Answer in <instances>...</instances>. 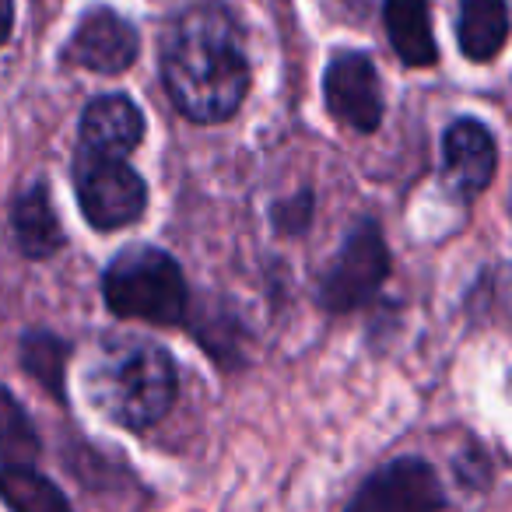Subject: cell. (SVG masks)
Wrapping results in <instances>:
<instances>
[{"label": "cell", "instance_id": "cell-1", "mask_svg": "<svg viewBox=\"0 0 512 512\" xmlns=\"http://www.w3.org/2000/svg\"><path fill=\"white\" fill-rule=\"evenodd\" d=\"M169 99L193 123H225L249 92V60L221 4H193L176 18L162 53Z\"/></svg>", "mask_w": 512, "mask_h": 512}, {"label": "cell", "instance_id": "cell-2", "mask_svg": "<svg viewBox=\"0 0 512 512\" xmlns=\"http://www.w3.org/2000/svg\"><path fill=\"white\" fill-rule=\"evenodd\" d=\"M85 397L127 432L155 428L176 404L179 376L172 355L141 334H106L85 362Z\"/></svg>", "mask_w": 512, "mask_h": 512}, {"label": "cell", "instance_id": "cell-3", "mask_svg": "<svg viewBox=\"0 0 512 512\" xmlns=\"http://www.w3.org/2000/svg\"><path fill=\"white\" fill-rule=\"evenodd\" d=\"M106 306L120 320H144L155 327L186 323L190 292L183 267L158 246H127L102 274Z\"/></svg>", "mask_w": 512, "mask_h": 512}, {"label": "cell", "instance_id": "cell-4", "mask_svg": "<svg viewBox=\"0 0 512 512\" xmlns=\"http://www.w3.org/2000/svg\"><path fill=\"white\" fill-rule=\"evenodd\" d=\"M74 193L85 221L99 232L130 228L148 207V183L127 158L78 148L74 155Z\"/></svg>", "mask_w": 512, "mask_h": 512}, {"label": "cell", "instance_id": "cell-5", "mask_svg": "<svg viewBox=\"0 0 512 512\" xmlns=\"http://www.w3.org/2000/svg\"><path fill=\"white\" fill-rule=\"evenodd\" d=\"M390 249H386L383 228L376 218H358L355 228L344 235L334 264L320 281V306L327 313H355L369 306L379 288L390 278Z\"/></svg>", "mask_w": 512, "mask_h": 512}, {"label": "cell", "instance_id": "cell-6", "mask_svg": "<svg viewBox=\"0 0 512 512\" xmlns=\"http://www.w3.org/2000/svg\"><path fill=\"white\" fill-rule=\"evenodd\" d=\"M446 488L421 456L390 460L362 481L344 512H442Z\"/></svg>", "mask_w": 512, "mask_h": 512}, {"label": "cell", "instance_id": "cell-7", "mask_svg": "<svg viewBox=\"0 0 512 512\" xmlns=\"http://www.w3.org/2000/svg\"><path fill=\"white\" fill-rule=\"evenodd\" d=\"M323 99L337 123L358 134H372L383 123V85H379V71L369 53H337L323 74Z\"/></svg>", "mask_w": 512, "mask_h": 512}, {"label": "cell", "instance_id": "cell-8", "mask_svg": "<svg viewBox=\"0 0 512 512\" xmlns=\"http://www.w3.org/2000/svg\"><path fill=\"white\" fill-rule=\"evenodd\" d=\"M141 50V36L123 15H116L113 8L99 4L88 8L81 15L78 29L71 32V39L64 43L60 57L67 67L92 74H123L137 60Z\"/></svg>", "mask_w": 512, "mask_h": 512}, {"label": "cell", "instance_id": "cell-9", "mask_svg": "<svg viewBox=\"0 0 512 512\" xmlns=\"http://www.w3.org/2000/svg\"><path fill=\"white\" fill-rule=\"evenodd\" d=\"M495 169L498 148L491 130L470 116L449 123L446 137H442V172H446V183L453 186V193H460L463 200L481 197L495 179Z\"/></svg>", "mask_w": 512, "mask_h": 512}, {"label": "cell", "instance_id": "cell-10", "mask_svg": "<svg viewBox=\"0 0 512 512\" xmlns=\"http://www.w3.org/2000/svg\"><path fill=\"white\" fill-rule=\"evenodd\" d=\"M81 141L78 148L99 151V155L130 158L144 141V116L130 95H99L81 113Z\"/></svg>", "mask_w": 512, "mask_h": 512}, {"label": "cell", "instance_id": "cell-11", "mask_svg": "<svg viewBox=\"0 0 512 512\" xmlns=\"http://www.w3.org/2000/svg\"><path fill=\"white\" fill-rule=\"evenodd\" d=\"M11 239L29 260H46L64 246V228L50 204L46 183H32L11 200Z\"/></svg>", "mask_w": 512, "mask_h": 512}, {"label": "cell", "instance_id": "cell-12", "mask_svg": "<svg viewBox=\"0 0 512 512\" xmlns=\"http://www.w3.org/2000/svg\"><path fill=\"white\" fill-rule=\"evenodd\" d=\"M383 22L393 53L407 67H432L439 60L432 29V0H386Z\"/></svg>", "mask_w": 512, "mask_h": 512}, {"label": "cell", "instance_id": "cell-13", "mask_svg": "<svg viewBox=\"0 0 512 512\" xmlns=\"http://www.w3.org/2000/svg\"><path fill=\"white\" fill-rule=\"evenodd\" d=\"M509 4L505 0H460L456 43L470 64H491L509 43Z\"/></svg>", "mask_w": 512, "mask_h": 512}, {"label": "cell", "instance_id": "cell-14", "mask_svg": "<svg viewBox=\"0 0 512 512\" xmlns=\"http://www.w3.org/2000/svg\"><path fill=\"white\" fill-rule=\"evenodd\" d=\"M0 502L11 512H74L64 491L36 467H0Z\"/></svg>", "mask_w": 512, "mask_h": 512}, {"label": "cell", "instance_id": "cell-15", "mask_svg": "<svg viewBox=\"0 0 512 512\" xmlns=\"http://www.w3.org/2000/svg\"><path fill=\"white\" fill-rule=\"evenodd\" d=\"M39 453H43V442L36 425L15 393L0 383V467H32Z\"/></svg>", "mask_w": 512, "mask_h": 512}, {"label": "cell", "instance_id": "cell-16", "mask_svg": "<svg viewBox=\"0 0 512 512\" xmlns=\"http://www.w3.org/2000/svg\"><path fill=\"white\" fill-rule=\"evenodd\" d=\"M22 369L50 393L53 400H67L64 369H67V344L50 330H29L22 337Z\"/></svg>", "mask_w": 512, "mask_h": 512}, {"label": "cell", "instance_id": "cell-17", "mask_svg": "<svg viewBox=\"0 0 512 512\" xmlns=\"http://www.w3.org/2000/svg\"><path fill=\"white\" fill-rule=\"evenodd\" d=\"M313 211H316L313 190H299L271 207V221L281 235H302L309 225H313Z\"/></svg>", "mask_w": 512, "mask_h": 512}, {"label": "cell", "instance_id": "cell-18", "mask_svg": "<svg viewBox=\"0 0 512 512\" xmlns=\"http://www.w3.org/2000/svg\"><path fill=\"white\" fill-rule=\"evenodd\" d=\"M11 29H15V0H0V46L11 39Z\"/></svg>", "mask_w": 512, "mask_h": 512}]
</instances>
